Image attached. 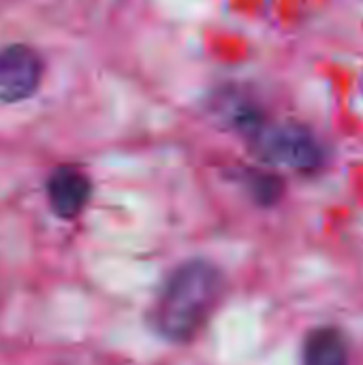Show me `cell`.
<instances>
[{"mask_svg":"<svg viewBox=\"0 0 363 365\" xmlns=\"http://www.w3.org/2000/svg\"><path fill=\"white\" fill-rule=\"evenodd\" d=\"M225 295V274L208 259H186L165 278L148 312L152 331L169 344H190Z\"/></svg>","mask_w":363,"mask_h":365,"instance_id":"obj_1","label":"cell"},{"mask_svg":"<svg viewBox=\"0 0 363 365\" xmlns=\"http://www.w3.org/2000/svg\"><path fill=\"white\" fill-rule=\"evenodd\" d=\"M255 154L274 167L312 173L323 165V148L319 139L295 122H265L250 139Z\"/></svg>","mask_w":363,"mask_h":365,"instance_id":"obj_2","label":"cell"},{"mask_svg":"<svg viewBox=\"0 0 363 365\" xmlns=\"http://www.w3.org/2000/svg\"><path fill=\"white\" fill-rule=\"evenodd\" d=\"M45 73L41 53L21 43L0 49V103L15 105L36 94Z\"/></svg>","mask_w":363,"mask_h":365,"instance_id":"obj_3","label":"cell"},{"mask_svg":"<svg viewBox=\"0 0 363 365\" xmlns=\"http://www.w3.org/2000/svg\"><path fill=\"white\" fill-rule=\"evenodd\" d=\"M45 190L51 212L58 218L71 220L77 218L90 203L92 182L81 169L73 165H60L49 173Z\"/></svg>","mask_w":363,"mask_h":365,"instance_id":"obj_4","label":"cell"},{"mask_svg":"<svg viewBox=\"0 0 363 365\" xmlns=\"http://www.w3.org/2000/svg\"><path fill=\"white\" fill-rule=\"evenodd\" d=\"M212 111L225 128L235 130L246 139H250L265 124L261 109L242 92H223L218 98H214Z\"/></svg>","mask_w":363,"mask_h":365,"instance_id":"obj_5","label":"cell"},{"mask_svg":"<svg viewBox=\"0 0 363 365\" xmlns=\"http://www.w3.org/2000/svg\"><path fill=\"white\" fill-rule=\"evenodd\" d=\"M304 365H349V344L340 329L336 327H317L304 340L302 351Z\"/></svg>","mask_w":363,"mask_h":365,"instance_id":"obj_6","label":"cell"},{"mask_svg":"<svg viewBox=\"0 0 363 365\" xmlns=\"http://www.w3.org/2000/svg\"><path fill=\"white\" fill-rule=\"evenodd\" d=\"M242 182H244L246 190L250 192V197L259 205L270 207V205L278 203L280 197H282V182L276 175H272V173L250 169V171L244 173V180Z\"/></svg>","mask_w":363,"mask_h":365,"instance_id":"obj_7","label":"cell"}]
</instances>
